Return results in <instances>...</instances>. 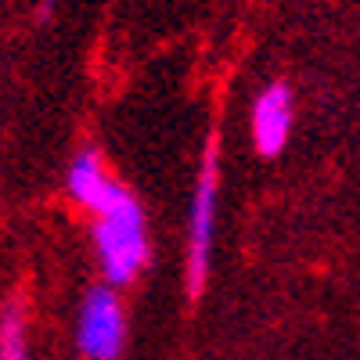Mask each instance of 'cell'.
Masks as SVG:
<instances>
[{"mask_svg": "<svg viewBox=\"0 0 360 360\" xmlns=\"http://www.w3.org/2000/svg\"><path fill=\"white\" fill-rule=\"evenodd\" d=\"M65 184H69L72 202L83 205L86 213H98V209L123 188L115 176H108V169H105V162H101V155L94 152V148H83V152L72 159Z\"/></svg>", "mask_w": 360, "mask_h": 360, "instance_id": "5b68a950", "label": "cell"}, {"mask_svg": "<svg viewBox=\"0 0 360 360\" xmlns=\"http://www.w3.org/2000/svg\"><path fill=\"white\" fill-rule=\"evenodd\" d=\"M127 342L123 303L112 285H98L83 295L76 317V346L86 360H115Z\"/></svg>", "mask_w": 360, "mask_h": 360, "instance_id": "3957f363", "label": "cell"}, {"mask_svg": "<svg viewBox=\"0 0 360 360\" xmlns=\"http://www.w3.org/2000/svg\"><path fill=\"white\" fill-rule=\"evenodd\" d=\"M295 127V101L292 86L285 79L266 83L252 101V144L263 159H274L285 152V144Z\"/></svg>", "mask_w": 360, "mask_h": 360, "instance_id": "277c9868", "label": "cell"}, {"mask_svg": "<svg viewBox=\"0 0 360 360\" xmlns=\"http://www.w3.org/2000/svg\"><path fill=\"white\" fill-rule=\"evenodd\" d=\"M217 198H220V137L209 134L198 162V180L188 217V295L198 299L209 281V256H213L217 231Z\"/></svg>", "mask_w": 360, "mask_h": 360, "instance_id": "7a4b0ae2", "label": "cell"}, {"mask_svg": "<svg viewBox=\"0 0 360 360\" xmlns=\"http://www.w3.org/2000/svg\"><path fill=\"white\" fill-rule=\"evenodd\" d=\"M0 360H29L25 317L18 307H8L0 314Z\"/></svg>", "mask_w": 360, "mask_h": 360, "instance_id": "8992f818", "label": "cell"}, {"mask_svg": "<svg viewBox=\"0 0 360 360\" xmlns=\"http://www.w3.org/2000/svg\"><path fill=\"white\" fill-rule=\"evenodd\" d=\"M94 249L101 259L105 285H130L148 263V220L141 202L119 188L94 213Z\"/></svg>", "mask_w": 360, "mask_h": 360, "instance_id": "6da1fadb", "label": "cell"}]
</instances>
